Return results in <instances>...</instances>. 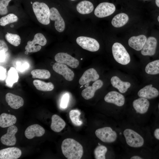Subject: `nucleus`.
<instances>
[{
    "instance_id": "1",
    "label": "nucleus",
    "mask_w": 159,
    "mask_h": 159,
    "mask_svg": "<svg viewBox=\"0 0 159 159\" xmlns=\"http://www.w3.org/2000/svg\"><path fill=\"white\" fill-rule=\"evenodd\" d=\"M61 149L63 154L68 159H80L83 153L82 145L73 139L67 138L62 141Z\"/></svg>"
},
{
    "instance_id": "2",
    "label": "nucleus",
    "mask_w": 159,
    "mask_h": 159,
    "mask_svg": "<svg viewBox=\"0 0 159 159\" xmlns=\"http://www.w3.org/2000/svg\"><path fill=\"white\" fill-rule=\"evenodd\" d=\"M130 29L128 32L126 37H127V42L129 46L134 50L140 51L145 44L148 36L146 32V29L143 27H140L139 29Z\"/></svg>"
},
{
    "instance_id": "3",
    "label": "nucleus",
    "mask_w": 159,
    "mask_h": 159,
    "mask_svg": "<svg viewBox=\"0 0 159 159\" xmlns=\"http://www.w3.org/2000/svg\"><path fill=\"white\" fill-rule=\"evenodd\" d=\"M112 51L114 59L119 63L125 65L130 62V57L129 54L121 43L115 42L112 45Z\"/></svg>"
},
{
    "instance_id": "4",
    "label": "nucleus",
    "mask_w": 159,
    "mask_h": 159,
    "mask_svg": "<svg viewBox=\"0 0 159 159\" xmlns=\"http://www.w3.org/2000/svg\"><path fill=\"white\" fill-rule=\"evenodd\" d=\"M133 13L126 11H122L116 14L112 18L111 24L114 27L116 28H125L130 25L133 19L135 18V15Z\"/></svg>"
},
{
    "instance_id": "5",
    "label": "nucleus",
    "mask_w": 159,
    "mask_h": 159,
    "mask_svg": "<svg viewBox=\"0 0 159 159\" xmlns=\"http://www.w3.org/2000/svg\"><path fill=\"white\" fill-rule=\"evenodd\" d=\"M123 133L126 142L129 146L136 148L142 147L143 145L144 139L134 130L127 128L124 130Z\"/></svg>"
},
{
    "instance_id": "6",
    "label": "nucleus",
    "mask_w": 159,
    "mask_h": 159,
    "mask_svg": "<svg viewBox=\"0 0 159 159\" xmlns=\"http://www.w3.org/2000/svg\"><path fill=\"white\" fill-rule=\"evenodd\" d=\"M47 42V39L44 35L38 33L34 35L32 41H29L27 42L25 49L28 52H36L40 50L41 46H45Z\"/></svg>"
},
{
    "instance_id": "7",
    "label": "nucleus",
    "mask_w": 159,
    "mask_h": 159,
    "mask_svg": "<svg viewBox=\"0 0 159 159\" xmlns=\"http://www.w3.org/2000/svg\"><path fill=\"white\" fill-rule=\"evenodd\" d=\"M95 134L101 141L104 143H111L117 139V135L116 132L110 127H106L96 130Z\"/></svg>"
},
{
    "instance_id": "8",
    "label": "nucleus",
    "mask_w": 159,
    "mask_h": 159,
    "mask_svg": "<svg viewBox=\"0 0 159 159\" xmlns=\"http://www.w3.org/2000/svg\"><path fill=\"white\" fill-rule=\"evenodd\" d=\"M76 42L83 49L90 52L97 51L100 48V45L98 42L91 37L80 36L77 38Z\"/></svg>"
},
{
    "instance_id": "9",
    "label": "nucleus",
    "mask_w": 159,
    "mask_h": 159,
    "mask_svg": "<svg viewBox=\"0 0 159 159\" xmlns=\"http://www.w3.org/2000/svg\"><path fill=\"white\" fill-rule=\"evenodd\" d=\"M116 8L113 3L103 2L99 4L94 11V14L97 17L105 18L110 16L115 11Z\"/></svg>"
},
{
    "instance_id": "10",
    "label": "nucleus",
    "mask_w": 159,
    "mask_h": 159,
    "mask_svg": "<svg viewBox=\"0 0 159 159\" xmlns=\"http://www.w3.org/2000/svg\"><path fill=\"white\" fill-rule=\"evenodd\" d=\"M157 44V40L155 37L148 36L145 44L140 51L141 54L144 56L154 55L156 52Z\"/></svg>"
},
{
    "instance_id": "11",
    "label": "nucleus",
    "mask_w": 159,
    "mask_h": 159,
    "mask_svg": "<svg viewBox=\"0 0 159 159\" xmlns=\"http://www.w3.org/2000/svg\"><path fill=\"white\" fill-rule=\"evenodd\" d=\"M50 19L54 21L56 29L59 32H63L65 28V23L59 11L56 8L52 7L50 8Z\"/></svg>"
},
{
    "instance_id": "12",
    "label": "nucleus",
    "mask_w": 159,
    "mask_h": 159,
    "mask_svg": "<svg viewBox=\"0 0 159 159\" xmlns=\"http://www.w3.org/2000/svg\"><path fill=\"white\" fill-rule=\"evenodd\" d=\"M54 59L57 62L66 64L72 68L77 67L79 64L78 59L66 53H57L54 56Z\"/></svg>"
},
{
    "instance_id": "13",
    "label": "nucleus",
    "mask_w": 159,
    "mask_h": 159,
    "mask_svg": "<svg viewBox=\"0 0 159 159\" xmlns=\"http://www.w3.org/2000/svg\"><path fill=\"white\" fill-rule=\"evenodd\" d=\"M52 68L56 72L62 75L66 80L70 81L73 79L74 75L73 72L66 65L57 62L53 65Z\"/></svg>"
},
{
    "instance_id": "14",
    "label": "nucleus",
    "mask_w": 159,
    "mask_h": 159,
    "mask_svg": "<svg viewBox=\"0 0 159 159\" xmlns=\"http://www.w3.org/2000/svg\"><path fill=\"white\" fill-rule=\"evenodd\" d=\"M17 131V128L15 125H13L9 127L7 133L2 135L1 138V143L7 146L14 145L16 141L15 134Z\"/></svg>"
},
{
    "instance_id": "15",
    "label": "nucleus",
    "mask_w": 159,
    "mask_h": 159,
    "mask_svg": "<svg viewBox=\"0 0 159 159\" xmlns=\"http://www.w3.org/2000/svg\"><path fill=\"white\" fill-rule=\"evenodd\" d=\"M104 99L106 102L113 104L118 107L122 106L125 102L124 96L115 91H112L108 92L105 96Z\"/></svg>"
},
{
    "instance_id": "16",
    "label": "nucleus",
    "mask_w": 159,
    "mask_h": 159,
    "mask_svg": "<svg viewBox=\"0 0 159 159\" xmlns=\"http://www.w3.org/2000/svg\"><path fill=\"white\" fill-rule=\"evenodd\" d=\"M159 95L158 90L155 88L153 87L152 84L145 86L138 92V95L140 97L147 99H150L157 97Z\"/></svg>"
},
{
    "instance_id": "17",
    "label": "nucleus",
    "mask_w": 159,
    "mask_h": 159,
    "mask_svg": "<svg viewBox=\"0 0 159 159\" xmlns=\"http://www.w3.org/2000/svg\"><path fill=\"white\" fill-rule=\"evenodd\" d=\"M21 155V151L16 147H9L0 150V159H17Z\"/></svg>"
},
{
    "instance_id": "18",
    "label": "nucleus",
    "mask_w": 159,
    "mask_h": 159,
    "mask_svg": "<svg viewBox=\"0 0 159 159\" xmlns=\"http://www.w3.org/2000/svg\"><path fill=\"white\" fill-rule=\"evenodd\" d=\"M45 130L37 124L31 125L28 127L24 132L25 137L28 139H32L35 137H39L44 134Z\"/></svg>"
},
{
    "instance_id": "19",
    "label": "nucleus",
    "mask_w": 159,
    "mask_h": 159,
    "mask_svg": "<svg viewBox=\"0 0 159 159\" xmlns=\"http://www.w3.org/2000/svg\"><path fill=\"white\" fill-rule=\"evenodd\" d=\"M132 106L137 113L143 114L148 111L150 102L147 99L140 97L133 101Z\"/></svg>"
},
{
    "instance_id": "20",
    "label": "nucleus",
    "mask_w": 159,
    "mask_h": 159,
    "mask_svg": "<svg viewBox=\"0 0 159 159\" xmlns=\"http://www.w3.org/2000/svg\"><path fill=\"white\" fill-rule=\"evenodd\" d=\"M103 85V82L101 80L95 81L92 86H88L82 91L81 95L84 99L88 100L92 98L94 96L95 91L101 88Z\"/></svg>"
},
{
    "instance_id": "21",
    "label": "nucleus",
    "mask_w": 159,
    "mask_h": 159,
    "mask_svg": "<svg viewBox=\"0 0 159 159\" xmlns=\"http://www.w3.org/2000/svg\"><path fill=\"white\" fill-rule=\"evenodd\" d=\"M99 77V75L96 70L93 68H91L84 72L79 79V82L80 85H83L91 81H95Z\"/></svg>"
},
{
    "instance_id": "22",
    "label": "nucleus",
    "mask_w": 159,
    "mask_h": 159,
    "mask_svg": "<svg viewBox=\"0 0 159 159\" xmlns=\"http://www.w3.org/2000/svg\"><path fill=\"white\" fill-rule=\"evenodd\" d=\"M5 100L10 107L14 109H19L24 104V100L21 97L11 93L6 94Z\"/></svg>"
},
{
    "instance_id": "23",
    "label": "nucleus",
    "mask_w": 159,
    "mask_h": 159,
    "mask_svg": "<svg viewBox=\"0 0 159 159\" xmlns=\"http://www.w3.org/2000/svg\"><path fill=\"white\" fill-rule=\"evenodd\" d=\"M110 81L112 86L117 89L122 93L126 92L131 86L130 83L122 81L119 77L116 76L112 77Z\"/></svg>"
},
{
    "instance_id": "24",
    "label": "nucleus",
    "mask_w": 159,
    "mask_h": 159,
    "mask_svg": "<svg viewBox=\"0 0 159 159\" xmlns=\"http://www.w3.org/2000/svg\"><path fill=\"white\" fill-rule=\"evenodd\" d=\"M50 125L51 129L56 132H59L64 127L66 123L64 120L58 115H53L51 118Z\"/></svg>"
},
{
    "instance_id": "25",
    "label": "nucleus",
    "mask_w": 159,
    "mask_h": 159,
    "mask_svg": "<svg viewBox=\"0 0 159 159\" xmlns=\"http://www.w3.org/2000/svg\"><path fill=\"white\" fill-rule=\"evenodd\" d=\"M16 117L14 115L2 113L0 115V126L2 128L10 127L16 123Z\"/></svg>"
},
{
    "instance_id": "26",
    "label": "nucleus",
    "mask_w": 159,
    "mask_h": 159,
    "mask_svg": "<svg viewBox=\"0 0 159 159\" xmlns=\"http://www.w3.org/2000/svg\"><path fill=\"white\" fill-rule=\"evenodd\" d=\"M76 9L80 14H88L92 12L94 9L93 4L90 1L84 0L79 2L76 6Z\"/></svg>"
},
{
    "instance_id": "27",
    "label": "nucleus",
    "mask_w": 159,
    "mask_h": 159,
    "mask_svg": "<svg viewBox=\"0 0 159 159\" xmlns=\"http://www.w3.org/2000/svg\"><path fill=\"white\" fill-rule=\"evenodd\" d=\"M33 84L37 90L41 91H51L54 87L53 84L51 82H46L37 80H34Z\"/></svg>"
},
{
    "instance_id": "28",
    "label": "nucleus",
    "mask_w": 159,
    "mask_h": 159,
    "mask_svg": "<svg viewBox=\"0 0 159 159\" xmlns=\"http://www.w3.org/2000/svg\"><path fill=\"white\" fill-rule=\"evenodd\" d=\"M19 75L16 70L14 67L10 68L8 73V75L6 81V85L11 87L14 83L17 82Z\"/></svg>"
},
{
    "instance_id": "29",
    "label": "nucleus",
    "mask_w": 159,
    "mask_h": 159,
    "mask_svg": "<svg viewBox=\"0 0 159 159\" xmlns=\"http://www.w3.org/2000/svg\"><path fill=\"white\" fill-rule=\"evenodd\" d=\"M148 74L155 75L159 74V59L156 60L148 63L145 68Z\"/></svg>"
},
{
    "instance_id": "30",
    "label": "nucleus",
    "mask_w": 159,
    "mask_h": 159,
    "mask_svg": "<svg viewBox=\"0 0 159 159\" xmlns=\"http://www.w3.org/2000/svg\"><path fill=\"white\" fill-rule=\"evenodd\" d=\"M31 74L33 78L45 79L49 78L51 76L49 72L44 69H33L31 72Z\"/></svg>"
},
{
    "instance_id": "31",
    "label": "nucleus",
    "mask_w": 159,
    "mask_h": 159,
    "mask_svg": "<svg viewBox=\"0 0 159 159\" xmlns=\"http://www.w3.org/2000/svg\"><path fill=\"white\" fill-rule=\"evenodd\" d=\"M5 37L8 42L14 46H18L20 44L21 38L17 34L7 32L6 34Z\"/></svg>"
},
{
    "instance_id": "32",
    "label": "nucleus",
    "mask_w": 159,
    "mask_h": 159,
    "mask_svg": "<svg viewBox=\"0 0 159 159\" xmlns=\"http://www.w3.org/2000/svg\"><path fill=\"white\" fill-rule=\"evenodd\" d=\"M18 17L13 13H10L3 16L0 19V25L4 26L10 23L16 22L18 20Z\"/></svg>"
},
{
    "instance_id": "33",
    "label": "nucleus",
    "mask_w": 159,
    "mask_h": 159,
    "mask_svg": "<svg viewBox=\"0 0 159 159\" xmlns=\"http://www.w3.org/2000/svg\"><path fill=\"white\" fill-rule=\"evenodd\" d=\"M80 112L77 110H72L70 111V118L72 122L74 125L80 126L82 124V121L80 120Z\"/></svg>"
},
{
    "instance_id": "34",
    "label": "nucleus",
    "mask_w": 159,
    "mask_h": 159,
    "mask_svg": "<svg viewBox=\"0 0 159 159\" xmlns=\"http://www.w3.org/2000/svg\"><path fill=\"white\" fill-rule=\"evenodd\" d=\"M107 148L105 146L100 145L97 146L94 151L95 158L96 159H105V154Z\"/></svg>"
},
{
    "instance_id": "35",
    "label": "nucleus",
    "mask_w": 159,
    "mask_h": 159,
    "mask_svg": "<svg viewBox=\"0 0 159 159\" xmlns=\"http://www.w3.org/2000/svg\"><path fill=\"white\" fill-rule=\"evenodd\" d=\"M12 0H0V14L4 15L8 12L7 7Z\"/></svg>"
},
{
    "instance_id": "36",
    "label": "nucleus",
    "mask_w": 159,
    "mask_h": 159,
    "mask_svg": "<svg viewBox=\"0 0 159 159\" xmlns=\"http://www.w3.org/2000/svg\"><path fill=\"white\" fill-rule=\"evenodd\" d=\"M69 96L67 93L64 94L62 97L61 103L60 107L64 109L67 107L69 100Z\"/></svg>"
},
{
    "instance_id": "37",
    "label": "nucleus",
    "mask_w": 159,
    "mask_h": 159,
    "mask_svg": "<svg viewBox=\"0 0 159 159\" xmlns=\"http://www.w3.org/2000/svg\"><path fill=\"white\" fill-rule=\"evenodd\" d=\"M8 47L6 43L2 40H0V52H6L8 51Z\"/></svg>"
},
{
    "instance_id": "38",
    "label": "nucleus",
    "mask_w": 159,
    "mask_h": 159,
    "mask_svg": "<svg viewBox=\"0 0 159 159\" xmlns=\"http://www.w3.org/2000/svg\"><path fill=\"white\" fill-rule=\"evenodd\" d=\"M6 70L2 67L0 66V80H4L6 77Z\"/></svg>"
},
{
    "instance_id": "39",
    "label": "nucleus",
    "mask_w": 159,
    "mask_h": 159,
    "mask_svg": "<svg viewBox=\"0 0 159 159\" xmlns=\"http://www.w3.org/2000/svg\"><path fill=\"white\" fill-rule=\"evenodd\" d=\"M154 135L156 139L159 140V128L155 130L154 132Z\"/></svg>"
},
{
    "instance_id": "40",
    "label": "nucleus",
    "mask_w": 159,
    "mask_h": 159,
    "mask_svg": "<svg viewBox=\"0 0 159 159\" xmlns=\"http://www.w3.org/2000/svg\"><path fill=\"white\" fill-rule=\"evenodd\" d=\"M0 52V62H3L5 59L6 57V55L5 54V52Z\"/></svg>"
},
{
    "instance_id": "41",
    "label": "nucleus",
    "mask_w": 159,
    "mask_h": 159,
    "mask_svg": "<svg viewBox=\"0 0 159 159\" xmlns=\"http://www.w3.org/2000/svg\"><path fill=\"white\" fill-rule=\"evenodd\" d=\"M130 159H143V158H142L141 157H140L139 156L135 155V156H134L132 157H131Z\"/></svg>"
},
{
    "instance_id": "42",
    "label": "nucleus",
    "mask_w": 159,
    "mask_h": 159,
    "mask_svg": "<svg viewBox=\"0 0 159 159\" xmlns=\"http://www.w3.org/2000/svg\"><path fill=\"white\" fill-rule=\"evenodd\" d=\"M155 3L156 6L159 8V0H155Z\"/></svg>"
},
{
    "instance_id": "43",
    "label": "nucleus",
    "mask_w": 159,
    "mask_h": 159,
    "mask_svg": "<svg viewBox=\"0 0 159 159\" xmlns=\"http://www.w3.org/2000/svg\"><path fill=\"white\" fill-rule=\"evenodd\" d=\"M89 85V83H88L86 84V85H85V87H87Z\"/></svg>"
},
{
    "instance_id": "44",
    "label": "nucleus",
    "mask_w": 159,
    "mask_h": 159,
    "mask_svg": "<svg viewBox=\"0 0 159 159\" xmlns=\"http://www.w3.org/2000/svg\"><path fill=\"white\" fill-rule=\"evenodd\" d=\"M157 20L159 22V15H158V16Z\"/></svg>"
},
{
    "instance_id": "45",
    "label": "nucleus",
    "mask_w": 159,
    "mask_h": 159,
    "mask_svg": "<svg viewBox=\"0 0 159 159\" xmlns=\"http://www.w3.org/2000/svg\"><path fill=\"white\" fill-rule=\"evenodd\" d=\"M141 0L143 1H148L150 0Z\"/></svg>"
},
{
    "instance_id": "46",
    "label": "nucleus",
    "mask_w": 159,
    "mask_h": 159,
    "mask_svg": "<svg viewBox=\"0 0 159 159\" xmlns=\"http://www.w3.org/2000/svg\"><path fill=\"white\" fill-rule=\"evenodd\" d=\"M158 109H159V103L158 105Z\"/></svg>"
},
{
    "instance_id": "47",
    "label": "nucleus",
    "mask_w": 159,
    "mask_h": 159,
    "mask_svg": "<svg viewBox=\"0 0 159 159\" xmlns=\"http://www.w3.org/2000/svg\"><path fill=\"white\" fill-rule=\"evenodd\" d=\"M71 1H74V0H70Z\"/></svg>"
},
{
    "instance_id": "48",
    "label": "nucleus",
    "mask_w": 159,
    "mask_h": 159,
    "mask_svg": "<svg viewBox=\"0 0 159 159\" xmlns=\"http://www.w3.org/2000/svg\"><path fill=\"white\" fill-rule=\"evenodd\" d=\"M81 59V60H82V59Z\"/></svg>"
}]
</instances>
